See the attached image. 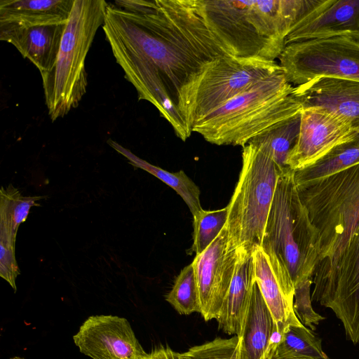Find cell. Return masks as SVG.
I'll use <instances>...</instances> for the list:
<instances>
[{
    "mask_svg": "<svg viewBox=\"0 0 359 359\" xmlns=\"http://www.w3.org/2000/svg\"><path fill=\"white\" fill-rule=\"evenodd\" d=\"M292 95L302 109L317 107L359 128V81L336 77L316 78L294 87Z\"/></svg>",
    "mask_w": 359,
    "mask_h": 359,
    "instance_id": "obj_15",
    "label": "cell"
},
{
    "mask_svg": "<svg viewBox=\"0 0 359 359\" xmlns=\"http://www.w3.org/2000/svg\"><path fill=\"white\" fill-rule=\"evenodd\" d=\"M140 359H177V352L171 348L161 346L154 348L150 353H147Z\"/></svg>",
    "mask_w": 359,
    "mask_h": 359,
    "instance_id": "obj_30",
    "label": "cell"
},
{
    "mask_svg": "<svg viewBox=\"0 0 359 359\" xmlns=\"http://www.w3.org/2000/svg\"><path fill=\"white\" fill-rule=\"evenodd\" d=\"M67 23L0 29V40L13 45L42 74L53 65Z\"/></svg>",
    "mask_w": 359,
    "mask_h": 359,
    "instance_id": "obj_17",
    "label": "cell"
},
{
    "mask_svg": "<svg viewBox=\"0 0 359 359\" xmlns=\"http://www.w3.org/2000/svg\"><path fill=\"white\" fill-rule=\"evenodd\" d=\"M283 169L264 147L251 143L243 147L239 178L227 205L225 226L231 248L250 252L261 245L278 180Z\"/></svg>",
    "mask_w": 359,
    "mask_h": 359,
    "instance_id": "obj_6",
    "label": "cell"
},
{
    "mask_svg": "<svg viewBox=\"0 0 359 359\" xmlns=\"http://www.w3.org/2000/svg\"><path fill=\"white\" fill-rule=\"evenodd\" d=\"M259 246L294 287L313 278L318 263V235L299 198L294 170L288 167L278 180Z\"/></svg>",
    "mask_w": 359,
    "mask_h": 359,
    "instance_id": "obj_4",
    "label": "cell"
},
{
    "mask_svg": "<svg viewBox=\"0 0 359 359\" xmlns=\"http://www.w3.org/2000/svg\"><path fill=\"white\" fill-rule=\"evenodd\" d=\"M205 22L235 57L275 61L292 28L320 0H201Z\"/></svg>",
    "mask_w": 359,
    "mask_h": 359,
    "instance_id": "obj_2",
    "label": "cell"
},
{
    "mask_svg": "<svg viewBox=\"0 0 359 359\" xmlns=\"http://www.w3.org/2000/svg\"><path fill=\"white\" fill-rule=\"evenodd\" d=\"M301 112L252 138L248 143L264 147L282 169L299 133Z\"/></svg>",
    "mask_w": 359,
    "mask_h": 359,
    "instance_id": "obj_24",
    "label": "cell"
},
{
    "mask_svg": "<svg viewBox=\"0 0 359 359\" xmlns=\"http://www.w3.org/2000/svg\"><path fill=\"white\" fill-rule=\"evenodd\" d=\"M312 283L313 279L308 278L295 286L293 309L301 323L314 331L316 327L325 318L316 313L312 307L310 293Z\"/></svg>",
    "mask_w": 359,
    "mask_h": 359,
    "instance_id": "obj_29",
    "label": "cell"
},
{
    "mask_svg": "<svg viewBox=\"0 0 359 359\" xmlns=\"http://www.w3.org/2000/svg\"><path fill=\"white\" fill-rule=\"evenodd\" d=\"M294 87L280 71L196 121L192 128L217 145L244 147L256 136L301 112Z\"/></svg>",
    "mask_w": 359,
    "mask_h": 359,
    "instance_id": "obj_3",
    "label": "cell"
},
{
    "mask_svg": "<svg viewBox=\"0 0 359 359\" xmlns=\"http://www.w3.org/2000/svg\"><path fill=\"white\" fill-rule=\"evenodd\" d=\"M73 339L80 352L93 359H140L147 353L129 322L117 316L88 317Z\"/></svg>",
    "mask_w": 359,
    "mask_h": 359,
    "instance_id": "obj_12",
    "label": "cell"
},
{
    "mask_svg": "<svg viewBox=\"0 0 359 359\" xmlns=\"http://www.w3.org/2000/svg\"><path fill=\"white\" fill-rule=\"evenodd\" d=\"M108 3L104 0H74L57 58L41 74L51 121L76 108L88 86L86 58L96 32L104 21Z\"/></svg>",
    "mask_w": 359,
    "mask_h": 359,
    "instance_id": "obj_5",
    "label": "cell"
},
{
    "mask_svg": "<svg viewBox=\"0 0 359 359\" xmlns=\"http://www.w3.org/2000/svg\"><path fill=\"white\" fill-rule=\"evenodd\" d=\"M114 4L106 8L102 28L116 62L138 100L151 103L185 141L204 72L231 55L208 27L201 0Z\"/></svg>",
    "mask_w": 359,
    "mask_h": 359,
    "instance_id": "obj_1",
    "label": "cell"
},
{
    "mask_svg": "<svg viewBox=\"0 0 359 359\" xmlns=\"http://www.w3.org/2000/svg\"><path fill=\"white\" fill-rule=\"evenodd\" d=\"M107 142L114 149L125 156L133 167L147 171L173 189L184 201L193 216L203 209L198 187L183 170L170 172L140 158L111 139Z\"/></svg>",
    "mask_w": 359,
    "mask_h": 359,
    "instance_id": "obj_22",
    "label": "cell"
},
{
    "mask_svg": "<svg viewBox=\"0 0 359 359\" xmlns=\"http://www.w3.org/2000/svg\"><path fill=\"white\" fill-rule=\"evenodd\" d=\"M255 280L278 330L283 333L290 325H302L294 309V287L271 262L259 245L253 250Z\"/></svg>",
    "mask_w": 359,
    "mask_h": 359,
    "instance_id": "obj_16",
    "label": "cell"
},
{
    "mask_svg": "<svg viewBox=\"0 0 359 359\" xmlns=\"http://www.w3.org/2000/svg\"><path fill=\"white\" fill-rule=\"evenodd\" d=\"M0 196V245L15 248L20 225L26 221L32 207L40 205L38 201L46 196H24L12 184L1 187Z\"/></svg>",
    "mask_w": 359,
    "mask_h": 359,
    "instance_id": "obj_21",
    "label": "cell"
},
{
    "mask_svg": "<svg viewBox=\"0 0 359 359\" xmlns=\"http://www.w3.org/2000/svg\"><path fill=\"white\" fill-rule=\"evenodd\" d=\"M11 359H24V358L16 356V357H13V358H11Z\"/></svg>",
    "mask_w": 359,
    "mask_h": 359,
    "instance_id": "obj_32",
    "label": "cell"
},
{
    "mask_svg": "<svg viewBox=\"0 0 359 359\" xmlns=\"http://www.w3.org/2000/svg\"><path fill=\"white\" fill-rule=\"evenodd\" d=\"M237 255L234 274L216 320L224 333L239 336L255 280L253 251H237Z\"/></svg>",
    "mask_w": 359,
    "mask_h": 359,
    "instance_id": "obj_18",
    "label": "cell"
},
{
    "mask_svg": "<svg viewBox=\"0 0 359 359\" xmlns=\"http://www.w3.org/2000/svg\"><path fill=\"white\" fill-rule=\"evenodd\" d=\"M313 276L311 300L331 309L346 339L359 344V224L340 250L318 263Z\"/></svg>",
    "mask_w": 359,
    "mask_h": 359,
    "instance_id": "obj_8",
    "label": "cell"
},
{
    "mask_svg": "<svg viewBox=\"0 0 359 359\" xmlns=\"http://www.w3.org/2000/svg\"><path fill=\"white\" fill-rule=\"evenodd\" d=\"M353 131L346 120L321 108L302 109L299 133L290 150L286 165L297 170L310 165Z\"/></svg>",
    "mask_w": 359,
    "mask_h": 359,
    "instance_id": "obj_13",
    "label": "cell"
},
{
    "mask_svg": "<svg viewBox=\"0 0 359 359\" xmlns=\"http://www.w3.org/2000/svg\"><path fill=\"white\" fill-rule=\"evenodd\" d=\"M311 359H313V358H311ZM325 359H330V358H328V357H327V358H325Z\"/></svg>",
    "mask_w": 359,
    "mask_h": 359,
    "instance_id": "obj_33",
    "label": "cell"
},
{
    "mask_svg": "<svg viewBox=\"0 0 359 359\" xmlns=\"http://www.w3.org/2000/svg\"><path fill=\"white\" fill-rule=\"evenodd\" d=\"M240 337H217L212 341L177 352V359H238Z\"/></svg>",
    "mask_w": 359,
    "mask_h": 359,
    "instance_id": "obj_28",
    "label": "cell"
},
{
    "mask_svg": "<svg viewBox=\"0 0 359 359\" xmlns=\"http://www.w3.org/2000/svg\"><path fill=\"white\" fill-rule=\"evenodd\" d=\"M275 322L255 283L242 332L238 336V359H264Z\"/></svg>",
    "mask_w": 359,
    "mask_h": 359,
    "instance_id": "obj_20",
    "label": "cell"
},
{
    "mask_svg": "<svg viewBox=\"0 0 359 359\" xmlns=\"http://www.w3.org/2000/svg\"><path fill=\"white\" fill-rule=\"evenodd\" d=\"M287 81L297 86L328 76L359 81V38L312 39L286 45L278 57Z\"/></svg>",
    "mask_w": 359,
    "mask_h": 359,
    "instance_id": "obj_9",
    "label": "cell"
},
{
    "mask_svg": "<svg viewBox=\"0 0 359 359\" xmlns=\"http://www.w3.org/2000/svg\"><path fill=\"white\" fill-rule=\"evenodd\" d=\"M165 300L181 315L200 313V299L191 263L183 268L176 277Z\"/></svg>",
    "mask_w": 359,
    "mask_h": 359,
    "instance_id": "obj_26",
    "label": "cell"
},
{
    "mask_svg": "<svg viewBox=\"0 0 359 359\" xmlns=\"http://www.w3.org/2000/svg\"><path fill=\"white\" fill-rule=\"evenodd\" d=\"M321 339L304 325H290L283 333L282 339L273 359H325Z\"/></svg>",
    "mask_w": 359,
    "mask_h": 359,
    "instance_id": "obj_25",
    "label": "cell"
},
{
    "mask_svg": "<svg viewBox=\"0 0 359 359\" xmlns=\"http://www.w3.org/2000/svg\"><path fill=\"white\" fill-rule=\"evenodd\" d=\"M283 70L276 61L260 58L226 55L217 59L199 83L194 123L262 79Z\"/></svg>",
    "mask_w": 359,
    "mask_h": 359,
    "instance_id": "obj_10",
    "label": "cell"
},
{
    "mask_svg": "<svg viewBox=\"0 0 359 359\" xmlns=\"http://www.w3.org/2000/svg\"><path fill=\"white\" fill-rule=\"evenodd\" d=\"M237 250L229 245L224 226L214 241L196 255L193 266L201 312L205 321L217 319L231 285L237 262Z\"/></svg>",
    "mask_w": 359,
    "mask_h": 359,
    "instance_id": "obj_11",
    "label": "cell"
},
{
    "mask_svg": "<svg viewBox=\"0 0 359 359\" xmlns=\"http://www.w3.org/2000/svg\"><path fill=\"white\" fill-rule=\"evenodd\" d=\"M297 187L318 232L319 262L340 250L359 224V163Z\"/></svg>",
    "mask_w": 359,
    "mask_h": 359,
    "instance_id": "obj_7",
    "label": "cell"
},
{
    "mask_svg": "<svg viewBox=\"0 0 359 359\" xmlns=\"http://www.w3.org/2000/svg\"><path fill=\"white\" fill-rule=\"evenodd\" d=\"M359 163V144L341 142L309 166L294 171L297 186L315 182Z\"/></svg>",
    "mask_w": 359,
    "mask_h": 359,
    "instance_id": "obj_23",
    "label": "cell"
},
{
    "mask_svg": "<svg viewBox=\"0 0 359 359\" xmlns=\"http://www.w3.org/2000/svg\"><path fill=\"white\" fill-rule=\"evenodd\" d=\"M342 36L359 38V0H323L292 28L285 46L298 41Z\"/></svg>",
    "mask_w": 359,
    "mask_h": 359,
    "instance_id": "obj_14",
    "label": "cell"
},
{
    "mask_svg": "<svg viewBox=\"0 0 359 359\" xmlns=\"http://www.w3.org/2000/svg\"><path fill=\"white\" fill-rule=\"evenodd\" d=\"M345 142H349L353 144H359V128L354 130L347 137Z\"/></svg>",
    "mask_w": 359,
    "mask_h": 359,
    "instance_id": "obj_31",
    "label": "cell"
},
{
    "mask_svg": "<svg viewBox=\"0 0 359 359\" xmlns=\"http://www.w3.org/2000/svg\"><path fill=\"white\" fill-rule=\"evenodd\" d=\"M74 0H1L0 29L67 23Z\"/></svg>",
    "mask_w": 359,
    "mask_h": 359,
    "instance_id": "obj_19",
    "label": "cell"
},
{
    "mask_svg": "<svg viewBox=\"0 0 359 359\" xmlns=\"http://www.w3.org/2000/svg\"><path fill=\"white\" fill-rule=\"evenodd\" d=\"M228 216V208L215 210L202 209L193 216V243L189 254L203 252L217 237L224 227Z\"/></svg>",
    "mask_w": 359,
    "mask_h": 359,
    "instance_id": "obj_27",
    "label": "cell"
}]
</instances>
